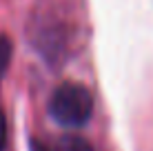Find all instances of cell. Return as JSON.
<instances>
[{"label":"cell","mask_w":153,"mask_h":151,"mask_svg":"<svg viewBox=\"0 0 153 151\" xmlns=\"http://www.w3.org/2000/svg\"><path fill=\"white\" fill-rule=\"evenodd\" d=\"M49 113L60 127H67V129L84 127L91 120L93 98L87 87L78 85V82H65L51 96Z\"/></svg>","instance_id":"1"},{"label":"cell","mask_w":153,"mask_h":151,"mask_svg":"<svg viewBox=\"0 0 153 151\" xmlns=\"http://www.w3.org/2000/svg\"><path fill=\"white\" fill-rule=\"evenodd\" d=\"M33 151H93L91 144L80 136H60L51 144L33 142Z\"/></svg>","instance_id":"2"},{"label":"cell","mask_w":153,"mask_h":151,"mask_svg":"<svg viewBox=\"0 0 153 151\" xmlns=\"http://www.w3.org/2000/svg\"><path fill=\"white\" fill-rule=\"evenodd\" d=\"M11 54H13V47L9 42V38L7 36H0V80H2V76L7 74V69H9Z\"/></svg>","instance_id":"3"},{"label":"cell","mask_w":153,"mask_h":151,"mask_svg":"<svg viewBox=\"0 0 153 151\" xmlns=\"http://www.w3.org/2000/svg\"><path fill=\"white\" fill-rule=\"evenodd\" d=\"M4 144H7V118L0 111V151H4Z\"/></svg>","instance_id":"4"}]
</instances>
